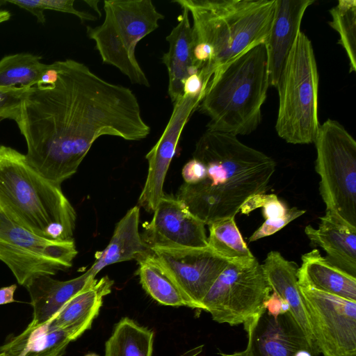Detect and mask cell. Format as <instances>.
<instances>
[{
    "mask_svg": "<svg viewBox=\"0 0 356 356\" xmlns=\"http://www.w3.org/2000/svg\"><path fill=\"white\" fill-rule=\"evenodd\" d=\"M54 65L56 80L28 89L14 121L25 139L28 163L60 185L76 172L99 137L139 140L151 129L130 88L72 59Z\"/></svg>",
    "mask_w": 356,
    "mask_h": 356,
    "instance_id": "obj_1",
    "label": "cell"
},
{
    "mask_svg": "<svg viewBox=\"0 0 356 356\" xmlns=\"http://www.w3.org/2000/svg\"><path fill=\"white\" fill-rule=\"evenodd\" d=\"M193 158L204 165V177L183 184L175 197L205 225L235 217L249 198L265 193L276 167L271 157L237 136L209 129L196 143Z\"/></svg>",
    "mask_w": 356,
    "mask_h": 356,
    "instance_id": "obj_2",
    "label": "cell"
},
{
    "mask_svg": "<svg viewBox=\"0 0 356 356\" xmlns=\"http://www.w3.org/2000/svg\"><path fill=\"white\" fill-rule=\"evenodd\" d=\"M191 14L193 59L206 89L213 75L249 48L266 43L275 0H174Z\"/></svg>",
    "mask_w": 356,
    "mask_h": 356,
    "instance_id": "obj_3",
    "label": "cell"
},
{
    "mask_svg": "<svg viewBox=\"0 0 356 356\" xmlns=\"http://www.w3.org/2000/svg\"><path fill=\"white\" fill-rule=\"evenodd\" d=\"M0 214L43 238L74 240L76 215L57 184L39 173L26 155L0 145Z\"/></svg>",
    "mask_w": 356,
    "mask_h": 356,
    "instance_id": "obj_4",
    "label": "cell"
},
{
    "mask_svg": "<svg viewBox=\"0 0 356 356\" xmlns=\"http://www.w3.org/2000/svg\"><path fill=\"white\" fill-rule=\"evenodd\" d=\"M268 86L266 47L261 43L213 75L197 107L209 118L207 129L236 136L252 134L261 122Z\"/></svg>",
    "mask_w": 356,
    "mask_h": 356,
    "instance_id": "obj_5",
    "label": "cell"
},
{
    "mask_svg": "<svg viewBox=\"0 0 356 356\" xmlns=\"http://www.w3.org/2000/svg\"><path fill=\"white\" fill-rule=\"evenodd\" d=\"M319 76L311 40L301 31L286 60L276 89L277 135L293 145L314 143L320 127Z\"/></svg>",
    "mask_w": 356,
    "mask_h": 356,
    "instance_id": "obj_6",
    "label": "cell"
},
{
    "mask_svg": "<svg viewBox=\"0 0 356 356\" xmlns=\"http://www.w3.org/2000/svg\"><path fill=\"white\" fill-rule=\"evenodd\" d=\"M102 24L86 26L102 62L118 68L132 83L149 87L138 62V43L159 26L165 18L151 0H106Z\"/></svg>",
    "mask_w": 356,
    "mask_h": 356,
    "instance_id": "obj_7",
    "label": "cell"
},
{
    "mask_svg": "<svg viewBox=\"0 0 356 356\" xmlns=\"http://www.w3.org/2000/svg\"><path fill=\"white\" fill-rule=\"evenodd\" d=\"M316 171L326 212L356 227V141L338 121L320 124L314 143Z\"/></svg>",
    "mask_w": 356,
    "mask_h": 356,
    "instance_id": "obj_8",
    "label": "cell"
},
{
    "mask_svg": "<svg viewBox=\"0 0 356 356\" xmlns=\"http://www.w3.org/2000/svg\"><path fill=\"white\" fill-rule=\"evenodd\" d=\"M270 291L262 264L255 257L229 262L202 300V309L219 323L245 324L264 309Z\"/></svg>",
    "mask_w": 356,
    "mask_h": 356,
    "instance_id": "obj_9",
    "label": "cell"
},
{
    "mask_svg": "<svg viewBox=\"0 0 356 356\" xmlns=\"http://www.w3.org/2000/svg\"><path fill=\"white\" fill-rule=\"evenodd\" d=\"M78 252L74 240L38 236L0 214V261L19 284L26 286L40 276H51L72 266Z\"/></svg>",
    "mask_w": 356,
    "mask_h": 356,
    "instance_id": "obj_10",
    "label": "cell"
},
{
    "mask_svg": "<svg viewBox=\"0 0 356 356\" xmlns=\"http://www.w3.org/2000/svg\"><path fill=\"white\" fill-rule=\"evenodd\" d=\"M316 348L323 356H356V301L300 286Z\"/></svg>",
    "mask_w": 356,
    "mask_h": 356,
    "instance_id": "obj_11",
    "label": "cell"
},
{
    "mask_svg": "<svg viewBox=\"0 0 356 356\" xmlns=\"http://www.w3.org/2000/svg\"><path fill=\"white\" fill-rule=\"evenodd\" d=\"M150 250L191 308L202 309V300L229 264L209 246Z\"/></svg>",
    "mask_w": 356,
    "mask_h": 356,
    "instance_id": "obj_12",
    "label": "cell"
},
{
    "mask_svg": "<svg viewBox=\"0 0 356 356\" xmlns=\"http://www.w3.org/2000/svg\"><path fill=\"white\" fill-rule=\"evenodd\" d=\"M153 212L152 219L144 225L141 235L149 250L208 246L205 224L176 197L164 194Z\"/></svg>",
    "mask_w": 356,
    "mask_h": 356,
    "instance_id": "obj_13",
    "label": "cell"
},
{
    "mask_svg": "<svg viewBox=\"0 0 356 356\" xmlns=\"http://www.w3.org/2000/svg\"><path fill=\"white\" fill-rule=\"evenodd\" d=\"M202 99L201 95H184L176 101L163 134L145 156L148 162V172L138 199V204L147 211H154L159 201L164 195L163 184L165 176L181 132Z\"/></svg>",
    "mask_w": 356,
    "mask_h": 356,
    "instance_id": "obj_14",
    "label": "cell"
},
{
    "mask_svg": "<svg viewBox=\"0 0 356 356\" xmlns=\"http://www.w3.org/2000/svg\"><path fill=\"white\" fill-rule=\"evenodd\" d=\"M314 0H275L274 19L265 43L269 86L276 88L304 14Z\"/></svg>",
    "mask_w": 356,
    "mask_h": 356,
    "instance_id": "obj_15",
    "label": "cell"
},
{
    "mask_svg": "<svg viewBox=\"0 0 356 356\" xmlns=\"http://www.w3.org/2000/svg\"><path fill=\"white\" fill-rule=\"evenodd\" d=\"M254 356H316L289 313L271 315L265 310L253 339Z\"/></svg>",
    "mask_w": 356,
    "mask_h": 356,
    "instance_id": "obj_16",
    "label": "cell"
},
{
    "mask_svg": "<svg viewBox=\"0 0 356 356\" xmlns=\"http://www.w3.org/2000/svg\"><path fill=\"white\" fill-rule=\"evenodd\" d=\"M262 266L271 291L288 305L292 319L306 338L311 348L316 355L318 354L298 282L297 264L286 259L277 251H270Z\"/></svg>",
    "mask_w": 356,
    "mask_h": 356,
    "instance_id": "obj_17",
    "label": "cell"
},
{
    "mask_svg": "<svg viewBox=\"0 0 356 356\" xmlns=\"http://www.w3.org/2000/svg\"><path fill=\"white\" fill-rule=\"evenodd\" d=\"M97 280L89 269L81 275L65 281L48 275L32 280L25 286L33 307L29 325L37 326L48 322L72 298Z\"/></svg>",
    "mask_w": 356,
    "mask_h": 356,
    "instance_id": "obj_18",
    "label": "cell"
},
{
    "mask_svg": "<svg viewBox=\"0 0 356 356\" xmlns=\"http://www.w3.org/2000/svg\"><path fill=\"white\" fill-rule=\"evenodd\" d=\"M181 8L178 24L166 36L168 51L162 57V61L168 70V95L175 103L184 96V83L191 74L197 73L193 59L194 38L189 12Z\"/></svg>",
    "mask_w": 356,
    "mask_h": 356,
    "instance_id": "obj_19",
    "label": "cell"
},
{
    "mask_svg": "<svg viewBox=\"0 0 356 356\" xmlns=\"http://www.w3.org/2000/svg\"><path fill=\"white\" fill-rule=\"evenodd\" d=\"M320 220L318 228L307 225L305 234L325 251V259L331 264L356 277V227L328 212Z\"/></svg>",
    "mask_w": 356,
    "mask_h": 356,
    "instance_id": "obj_20",
    "label": "cell"
},
{
    "mask_svg": "<svg viewBox=\"0 0 356 356\" xmlns=\"http://www.w3.org/2000/svg\"><path fill=\"white\" fill-rule=\"evenodd\" d=\"M113 281L108 276L97 280L72 298L48 322L54 327L66 330L73 340L90 328L98 315L103 298L111 291Z\"/></svg>",
    "mask_w": 356,
    "mask_h": 356,
    "instance_id": "obj_21",
    "label": "cell"
},
{
    "mask_svg": "<svg viewBox=\"0 0 356 356\" xmlns=\"http://www.w3.org/2000/svg\"><path fill=\"white\" fill-rule=\"evenodd\" d=\"M297 277L300 286L356 301V277L331 264L317 249L302 256Z\"/></svg>",
    "mask_w": 356,
    "mask_h": 356,
    "instance_id": "obj_22",
    "label": "cell"
},
{
    "mask_svg": "<svg viewBox=\"0 0 356 356\" xmlns=\"http://www.w3.org/2000/svg\"><path fill=\"white\" fill-rule=\"evenodd\" d=\"M140 209H129L117 223L108 245L95 254V261L89 268L96 275L104 267L118 262L138 260L151 250L143 242L139 233Z\"/></svg>",
    "mask_w": 356,
    "mask_h": 356,
    "instance_id": "obj_23",
    "label": "cell"
},
{
    "mask_svg": "<svg viewBox=\"0 0 356 356\" xmlns=\"http://www.w3.org/2000/svg\"><path fill=\"white\" fill-rule=\"evenodd\" d=\"M74 341L68 331L49 322L27 327L0 347L8 356H62L68 343Z\"/></svg>",
    "mask_w": 356,
    "mask_h": 356,
    "instance_id": "obj_24",
    "label": "cell"
},
{
    "mask_svg": "<svg viewBox=\"0 0 356 356\" xmlns=\"http://www.w3.org/2000/svg\"><path fill=\"white\" fill-rule=\"evenodd\" d=\"M41 57L29 53L4 56L0 60V90L29 89L42 84L51 65L41 61Z\"/></svg>",
    "mask_w": 356,
    "mask_h": 356,
    "instance_id": "obj_25",
    "label": "cell"
},
{
    "mask_svg": "<svg viewBox=\"0 0 356 356\" xmlns=\"http://www.w3.org/2000/svg\"><path fill=\"white\" fill-rule=\"evenodd\" d=\"M137 261L140 284L153 299L166 306L191 307L152 251Z\"/></svg>",
    "mask_w": 356,
    "mask_h": 356,
    "instance_id": "obj_26",
    "label": "cell"
},
{
    "mask_svg": "<svg viewBox=\"0 0 356 356\" xmlns=\"http://www.w3.org/2000/svg\"><path fill=\"white\" fill-rule=\"evenodd\" d=\"M154 332L125 317L105 343L104 356H152Z\"/></svg>",
    "mask_w": 356,
    "mask_h": 356,
    "instance_id": "obj_27",
    "label": "cell"
},
{
    "mask_svg": "<svg viewBox=\"0 0 356 356\" xmlns=\"http://www.w3.org/2000/svg\"><path fill=\"white\" fill-rule=\"evenodd\" d=\"M208 246L229 262L245 261L254 257L244 241L235 217L218 220L210 225Z\"/></svg>",
    "mask_w": 356,
    "mask_h": 356,
    "instance_id": "obj_28",
    "label": "cell"
},
{
    "mask_svg": "<svg viewBox=\"0 0 356 356\" xmlns=\"http://www.w3.org/2000/svg\"><path fill=\"white\" fill-rule=\"evenodd\" d=\"M328 24L339 35L338 44L346 51L350 72L356 71V1L339 0L330 10Z\"/></svg>",
    "mask_w": 356,
    "mask_h": 356,
    "instance_id": "obj_29",
    "label": "cell"
},
{
    "mask_svg": "<svg viewBox=\"0 0 356 356\" xmlns=\"http://www.w3.org/2000/svg\"><path fill=\"white\" fill-rule=\"evenodd\" d=\"M6 2L17 6L32 15H33L39 23H45L44 11L52 10L55 11L74 15L81 21H95L96 16L88 13L79 10L74 6V0H35V1H18L9 0Z\"/></svg>",
    "mask_w": 356,
    "mask_h": 356,
    "instance_id": "obj_30",
    "label": "cell"
},
{
    "mask_svg": "<svg viewBox=\"0 0 356 356\" xmlns=\"http://www.w3.org/2000/svg\"><path fill=\"white\" fill-rule=\"evenodd\" d=\"M263 209L266 220H273L282 217L288 208L275 194H258L249 198L241 207L242 213L248 215L254 209Z\"/></svg>",
    "mask_w": 356,
    "mask_h": 356,
    "instance_id": "obj_31",
    "label": "cell"
},
{
    "mask_svg": "<svg viewBox=\"0 0 356 356\" xmlns=\"http://www.w3.org/2000/svg\"><path fill=\"white\" fill-rule=\"evenodd\" d=\"M305 210L292 207L288 209L286 213L280 218L266 220L264 223L251 235L250 242H253L266 236H269L282 229L291 221L302 216Z\"/></svg>",
    "mask_w": 356,
    "mask_h": 356,
    "instance_id": "obj_32",
    "label": "cell"
},
{
    "mask_svg": "<svg viewBox=\"0 0 356 356\" xmlns=\"http://www.w3.org/2000/svg\"><path fill=\"white\" fill-rule=\"evenodd\" d=\"M28 89L19 88L11 90H0V119L17 117L23 96Z\"/></svg>",
    "mask_w": 356,
    "mask_h": 356,
    "instance_id": "obj_33",
    "label": "cell"
},
{
    "mask_svg": "<svg viewBox=\"0 0 356 356\" xmlns=\"http://www.w3.org/2000/svg\"><path fill=\"white\" fill-rule=\"evenodd\" d=\"M204 172L205 170L202 163L193 158L184 165L181 170L184 183L189 184L201 181L204 177Z\"/></svg>",
    "mask_w": 356,
    "mask_h": 356,
    "instance_id": "obj_34",
    "label": "cell"
},
{
    "mask_svg": "<svg viewBox=\"0 0 356 356\" xmlns=\"http://www.w3.org/2000/svg\"><path fill=\"white\" fill-rule=\"evenodd\" d=\"M264 311V310L244 324L245 330L248 333V344L246 348L241 352H237L232 354L221 353L222 356H254L253 348L254 334L257 323Z\"/></svg>",
    "mask_w": 356,
    "mask_h": 356,
    "instance_id": "obj_35",
    "label": "cell"
},
{
    "mask_svg": "<svg viewBox=\"0 0 356 356\" xmlns=\"http://www.w3.org/2000/svg\"><path fill=\"white\" fill-rule=\"evenodd\" d=\"M206 91L203 81L199 74L195 73L189 76L184 83V95L192 96L201 95L203 98Z\"/></svg>",
    "mask_w": 356,
    "mask_h": 356,
    "instance_id": "obj_36",
    "label": "cell"
},
{
    "mask_svg": "<svg viewBox=\"0 0 356 356\" xmlns=\"http://www.w3.org/2000/svg\"><path fill=\"white\" fill-rule=\"evenodd\" d=\"M17 287V284H14L0 288V305L16 302L14 293Z\"/></svg>",
    "mask_w": 356,
    "mask_h": 356,
    "instance_id": "obj_37",
    "label": "cell"
},
{
    "mask_svg": "<svg viewBox=\"0 0 356 356\" xmlns=\"http://www.w3.org/2000/svg\"><path fill=\"white\" fill-rule=\"evenodd\" d=\"M84 2H86L90 7H91L97 13H98L99 17H101L102 14L97 5L99 1H84Z\"/></svg>",
    "mask_w": 356,
    "mask_h": 356,
    "instance_id": "obj_38",
    "label": "cell"
},
{
    "mask_svg": "<svg viewBox=\"0 0 356 356\" xmlns=\"http://www.w3.org/2000/svg\"><path fill=\"white\" fill-rule=\"evenodd\" d=\"M10 13L4 10H0V24L8 21L10 18Z\"/></svg>",
    "mask_w": 356,
    "mask_h": 356,
    "instance_id": "obj_39",
    "label": "cell"
},
{
    "mask_svg": "<svg viewBox=\"0 0 356 356\" xmlns=\"http://www.w3.org/2000/svg\"><path fill=\"white\" fill-rule=\"evenodd\" d=\"M0 356H8V355H6V353H0Z\"/></svg>",
    "mask_w": 356,
    "mask_h": 356,
    "instance_id": "obj_40",
    "label": "cell"
},
{
    "mask_svg": "<svg viewBox=\"0 0 356 356\" xmlns=\"http://www.w3.org/2000/svg\"><path fill=\"white\" fill-rule=\"evenodd\" d=\"M86 356H97L96 355L91 354V355H87Z\"/></svg>",
    "mask_w": 356,
    "mask_h": 356,
    "instance_id": "obj_41",
    "label": "cell"
},
{
    "mask_svg": "<svg viewBox=\"0 0 356 356\" xmlns=\"http://www.w3.org/2000/svg\"><path fill=\"white\" fill-rule=\"evenodd\" d=\"M1 120H1V119H0V121H1Z\"/></svg>",
    "mask_w": 356,
    "mask_h": 356,
    "instance_id": "obj_42",
    "label": "cell"
}]
</instances>
